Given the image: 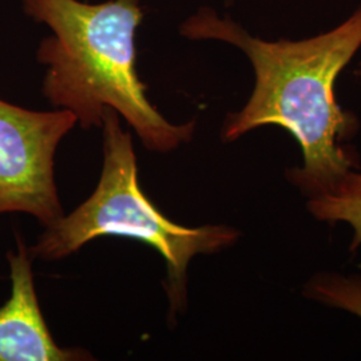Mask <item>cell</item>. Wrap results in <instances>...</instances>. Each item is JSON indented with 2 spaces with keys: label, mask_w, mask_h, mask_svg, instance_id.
<instances>
[{
  "label": "cell",
  "mask_w": 361,
  "mask_h": 361,
  "mask_svg": "<svg viewBox=\"0 0 361 361\" xmlns=\"http://www.w3.org/2000/svg\"><path fill=\"white\" fill-rule=\"evenodd\" d=\"M11 296L0 308V361L91 360L79 348L59 347L43 319L34 284L30 247L16 234V249L7 253Z\"/></svg>",
  "instance_id": "5b68a950"
},
{
  "label": "cell",
  "mask_w": 361,
  "mask_h": 361,
  "mask_svg": "<svg viewBox=\"0 0 361 361\" xmlns=\"http://www.w3.org/2000/svg\"><path fill=\"white\" fill-rule=\"evenodd\" d=\"M228 1H232V0H228Z\"/></svg>",
  "instance_id": "9c48e42d"
},
{
  "label": "cell",
  "mask_w": 361,
  "mask_h": 361,
  "mask_svg": "<svg viewBox=\"0 0 361 361\" xmlns=\"http://www.w3.org/2000/svg\"><path fill=\"white\" fill-rule=\"evenodd\" d=\"M23 10L54 32L42 40L37 58L46 66L43 95L55 109L73 113L85 130L101 128L104 110L113 109L153 153H171L192 141L195 121L169 122L138 75L141 0H23Z\"/></svg>",
  "instance_id": "7a4b0ae2"
},
{
  "label": "cell",
  "mask_w": 361,
  "mask_h": 361,
  "mask_svg": "<svg viewBox=\"0 0 361 361\" xmlns=\"http://www.w3.org/2000/svg\"><path fill=\"white\" fill-rule=\"evenodd\" d=\"M75 125L67 110L34 111L0 99V214L27 213L43 228L65 216L54 164Z\"/></svg>",
  "instance_id": "277c9868"
},
{
  "label": "cell",
  "mask_w": 361,
  "mask_h": 361,
  "mask_svg": "<svg viewBox=\"0 0 361 361\" xmlns=\"http://www.w3.org/2000/svg\"><path fill=\"white\" fill-rule=\"evenodd\" d=\"M356 75H357V77L360 78V80H361V63H360V67H359V68H357V70H356Z\"/></svg>",
  "instance_id": "ba28073f"
},
{
  "label": "cell",
  "mask_w": 361,
  "mask_h": 361,
  "mask_svg": "<svg viewBox=\"0 0 361 361\" xmlns=\"http://www.w3.org/2000/svg\"><path fill=\"white\" fill-rule=\"evenodd\" d=\"M307 210L319 221L336 224L345 222L353 229L349 252L361 246V171L349 170L323 192L307 201Z\"/></svg>",
  "instance_id": "8992f818"
},
{
  "label": "cell",
  "mask_w": 361,
  "mask_h": 361,
  "mask_svg": "<svg viewBox=\"0 0 361 361\" xmlns=\"http://www.w3.org/2000/svg\"><path fill=\"white\" fill-rule=\"evenodd\" d=\"M180 34L233 44L255 70L252 95L240 111L225 118L222 142L269 125L289 131L301 147L302 166L288 169L285 177L307 198L361 168L350 145L360 122L335 94L336 79L361 47V8L343 25L304 40H262L207 8L188 19Z\"/></svg>",
  "instance_id": "6da1fadb"
},
{
  "label": "cell",
  "mask_w": 361,
  "mask_h": 361,
  "mask_svg": "<svg viewBox=\"0 0 361 361\" xmlns=\"http://www.w3.org/2000/svg\"><path fill=\"white\" fill-rule=\"evenodd\" d=\"M302 295L326 307L347 310L361 319V274L317 271L302 286Z\"/></svg>",
  "instance_id": "52a82bcc"
},
{
  "label": "cell",
  "mask_w": 361,
  "mask_h": 361,
  "mask_svg": "<svg viewBox=\"0 0 361 361\" xmlns=\"http://www.w3.org/2000/svg\"><path fill=\"white\" fill-rule=\"evenodd\" d=\"M101 128L104 166L97 189L71 214L44 228L37 244L28 246L30 253L34 259L56 261L106 235L147 244L165 261L169 316L177 320L188 308V269L192 259L232 247L241 232L228 225L186 228L171 222L141 190L131 134L122 129L116 110H104Z\"/></svg>",
  "instance_id": "3957f363"
}]
</instances>
